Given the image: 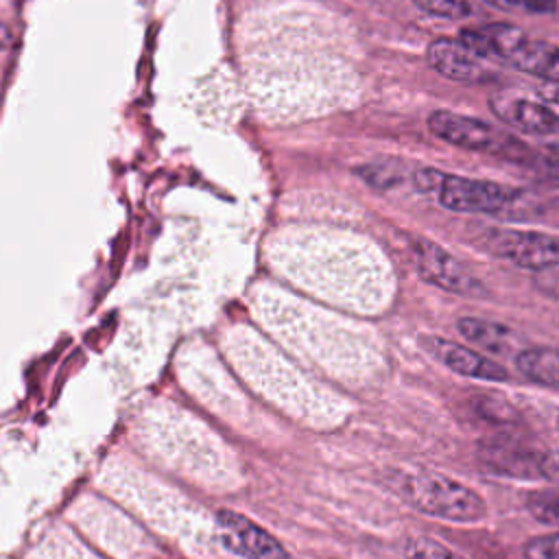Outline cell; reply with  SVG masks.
I'll return each mask as SVG.
<instances>
[{
  "instance_id": "cell-10",
  "label": "cell",
  "mask_w": 559,
  "mask_h": 559,
  "mask_svg": "<svg viewBox=\"0 0 559 559\" xmlns=\"http://www.w3.org/2000/svg\"><path fill=\"white\" fill-rule=\"evenodd\" d=\"M491 111L498 120L515 127L528 135H552L559 133V116L531 98L513 96V94H496L491 96Z\"/></svg>"
},
{
  "instance_id": "cell-13",
  "label": "cell",
  "mask_w": 559,
  "mask_h": 559,
  "mask_svg": "<svg viewBox=\"0 0 559 559\" xmlns=\"http://www.w3.org/2000/svg\"><path fill=\"white\" fill-rule=\"evenodd\" d=\"M456 330L461 332L463 338L469 343L487 349V352H498L504 354L511 349V330L502 323H493L487 319L478 317H463L456 321Z\"/></svg>"
},
{
  "instance_id": "cell-20",
  "label": "cell",
  "mask_w": 559,
  "mask_h": 559,
  "mask_svg": "<svg viewBox=\"0 0 559 559\" xmlns=\"http://www.w3.org/2000/svg\"><path fill=\"white\" fill-rule=\"evenodd\" d=\"M498 9H524L533 13H550L555 9V0H485Z\"/></svg>"
},
{
  "instance_id": "cell-18",
  "label": "cell",
  "mask_w": 559,
  "mask_h": 559,
  "mask_svg": "<svg viewBox=\"0 0 559 559\" xmlns=\"http://www.w3.org/2000/svg\"><path fill=\"white\" fill-rule=\"evenodd\" d=\"M421 11L439 17H469L476 13V0H413Z\"/></svg>"
},
{
  "instance_id": "cell-6",
  "label": "cell",
  "mask_w": 559,
  "mask_h": 559,
  "mask_svg": "<svg viewBox=\"0 0 559 559\" xmlns=\"http://www.w3.org/2000/svg\"><path fill=\"white\" fill-rule=\"evenodd\" d=\"M478 459L485 469L507 478L535 480L546 478L550 474V459L509 435H493L478 443Z\"/></svg>"
},
{
  "instance_id": "cell-17",
  "label": "cell",
  "mask_w": 559,
  "mask_h": 559,
  "mask_svg": "<svg viewBox=\"0 0 559 559\" xmlns=\"http://www.w3.org/2000/svg\"><path fill=\"white\" fill-rule=\"evenodd\" d=\"M526 509L533 513L535 520L559 526V489L533 491L526 500Z\"/></svg>"
},
{
  "instance_id": "cell-8",
  "label": "cell",
  "mask_w": 559,
  "mask_h": 559,
  "mask_svg": "<svg viewBox=\"0 0 559 559\" xmlns=\"http://www.w3.org/2000/svg\"><path fill=\"white\" fill-rule=\"evenodd\" d=\"M428 63L445 79L459 83H483L493 76L491 61L465 46L461 39H437L426 50Z\"/></svg>"
},
{
  "instance_id": "cell-19",
  "label": "cell",
  "mask_w": 559,
  "mask_h": 559,
  "mask_svg": "<svg viewBox=\"0 0 559 559\" xmlns=\"http://www.w3.org/2000/svg\"><path fill=\"white\" fill-rule=\"evenodd\" d=\"M524 555L526 559H559V533L528 539Z\"/></svg>"
},
{
  "instance_id": "cell-3",
  "label": "cell",
  "mask_w": 559,
  "mask_h": 559,
  "mask_svg": "<svg viewBox=\"0 0 559 559\" xmlns=\"http://www.w3.org/2000/svg\"><path fill=\"white\" fill-rule=\"evenodd\" d=\"M428 129L439 140H443L452 146H459V148L483 151V153L500 155V157L522 162V164H528V159L533 155L522 142H518L507 131H502L485 120L472 118V116H461V114H452V111H435L428 116Z\"/></svg>"
},
{
  "instance_id": "cell-22",
  "label": "cell",
  "mask_w": 559,
  "mask_h": 559,
  "mask_svg": "<svg viewBox=\"0 0 559 559\" xmlns=\"http://www.w3.org/2000/svg\"><path fill=\"white\" fill-rule=\"evenodd\" d=\"M539 96L548 103H555L559 105V79H552V81H546L542 87H539Z\"/></svg>"
},
{
  "instance_id": "cell-9",
  "label": "cell",
  "mask_w": 559,
  "mask_h": 559,
  "mask_svg": "<svg viewBox=\"0 0 559 559\" xmlns=\"http://www.w3.org/2000/svg\"><path fill=\"white\" fill-rule=\"evenodd\" d=\"M419 343L432 358H437L441 365H445L448 369L461 376L480 378V380H507V369L500 362L483 356L472 347L459 345L450 338L435 336V334H424Z\"/></svg>"
},
{
  "instance_id": "cell-1",
  "label": "cell",
  "mask_w": 559,
  "mask_h": 559,
  "mask_svg": "<svg viewBox=\"0 0 559 559\" xmlns=\"http://www.w3.org/2000/svg\"><path fill=\"white\" fill-rule=\"evenodd\" d=\"M397 493L417 511L450 522H476L487 513L485 500L467 485L432 472L411 469L395 476Z\"/></svg>"
},
{
  "instance_id": "cell-7",
  "label": "cell",
  "mask_w": 559,
  "mask_h": 559,
  "mask_svg": "<svg viewBox=\"0 0 559 559\" xmlns=\"http://www.w3.org/2000/svg\"><path fill=\"white\" fill-rule=\"evenodd\" d=\"M218 542L231 555L242 559H288L286 548L266 528L238 511L223 509L216 513Z\"/></svg>"
},
{
  "instance_id": "cell-12",
  "label": "cell",
  "mask_w": 559,
  "mask_h": 559,
  "mask_svg": "<svg viewBox=\"0 0 559 559\" xmlns=\"http://www.w3.org/2000/svg\"><path fill=\"white\" fill-rule=\"evenodd\" d=\"M509 66L542 76L546 81L559 79V46L544 39L524 37L507 59Z\"/></svg>"
},
{
  "instance_id": "cell-15",
  "label": "cell",
  "mask_w": 559,
  "mask_h": 559,
  "mask_svg": "<svg viewBox=\"0 0 559 559\" xmlns=\"http://www.w3.org/2000/svg\"><path fill=\"white\" fill-rule=\"evenodd\" d=\"M472 411L476 417H480L483 421L493 424V426H509L518 419L515 408L504 397H500L498 393H491V391L472 395Z\"/></svg>"
},
{
  "instance_id": "cell-4",
  "label": "cell",
  "mask_w": 559,
  "mask_h": 559,
  "mask_svg": "<svg viewBox=\"0 0 559 559\" xmlns=\"http://www.w3.org/2000/svg\"><path fill=\"white\" fill-rule=\"evenodd\" d=\"M411 258L419 275L441 290L461 297H485V284L450 251L426 240L415 238L411 242Z\"/></svg>"
},
{
  "instance_id": "cell-11",
  "label": "cell",
  "mask_w": 559,
  "mask_h": 559,
  "mask_svg": "<svg viewBox=\"0 0 559 559\" xmlns=\"http://www.w3.org/2000/svg\"><path fill=\"white\" fill-rule=\"evenodd\" d=\"M524 37H526L524 31L513 24L491 22V24H478V26H469V28L461 31L459 39L465 46H469L472 50H476L480 57H485L489 61L507 63V59L511 57V52L520 46V41Z\"/></svg>"
},
{
  "instance_id": "cell-23",
  "label": "cell",
  "mask_w": 559,
  "mask_h": 559,
  "mask_svg": "<svg viewBox=\"0 0 559 559\" xmlns=\"http://www.w3.org/2000/svg\"><path fill=\"white\" fill-rule=\"evenodd\" d=\"M11 44H13V31L4 22H0V50L9 48Z\"/></svg>"
},
{
  "instance_id": "cell-16",
  "label": "cell",
  "mask_w": 559,
  "mask_h": 559,
  "mask_svg": "<svg viewBox=\"0 0 559 559\" xmlns=\"http://www.w3.org/2000/svg\"><path fill=\"white\" fill-rule=\"evenodd\" d=\"M402 559H465L454 548L428 535H408L400 546Z\"/></svg>"
},
{
  "instance_id": "cell-14",
  "label": "cell",
  "mask_w": 559,
  "mask_h": 559,
  "mask_svg": "<svg viewBox=\"0 0 559 559\" xmlns=\"http://www.w3.org/2000/svg\"><path fill=\"white\" fill-rule=\"evenodd\" d=\"M515 365L528 380L559 386V349L528 347L515 356Z\"/></svg>"
},
{
  "instance_id": "cell-2",
  "label": "cell",
  "mask_w": 559,
  "mask_h": 559,
  "mask_svg": "<svg viewBox=\"0 0 559 559\" xmlns=\"http://www.w3.org/2000/svg\"><path fill=\"white\" fill-rule=\"evenodd\" d=\"M419 192L437 197V201L452 212H498L513 199V190L493 181L448 175L435 168H419L413 177Z\"/></svg>"
},
{
  "instance_id": "cell-5",
  "label": "cell",
  "mask_w": 559,
  "mask_h": 559,
  "mask_svg": "<svg viewBox=\"0 0 559 559\" xmlns=\"http://www.w3.org/2000/svg\"><path fill=\"white\" fill-rule=\"evenodd\" d=\"M483 247L515 266L542 271L559 264V238L528 229H489L483 236Z\"/></svg>"
},
{
  "instance_id": "cell-21",
  "label": "cell",
  "mask_w": 559,
  "mask_h": 559,
  "mask_svg": "<svg viewBox=\"0 0 559 559\" xmlns=\"http://www.w3.org/2000/svg\"><path fill=\"white\" fill-rule=\"evenodd\" d=\"M528 164L537 166L546 177L559 179V155L557 153H544V155H535L528 159Z\"/></svg>"
}]
</instances>
